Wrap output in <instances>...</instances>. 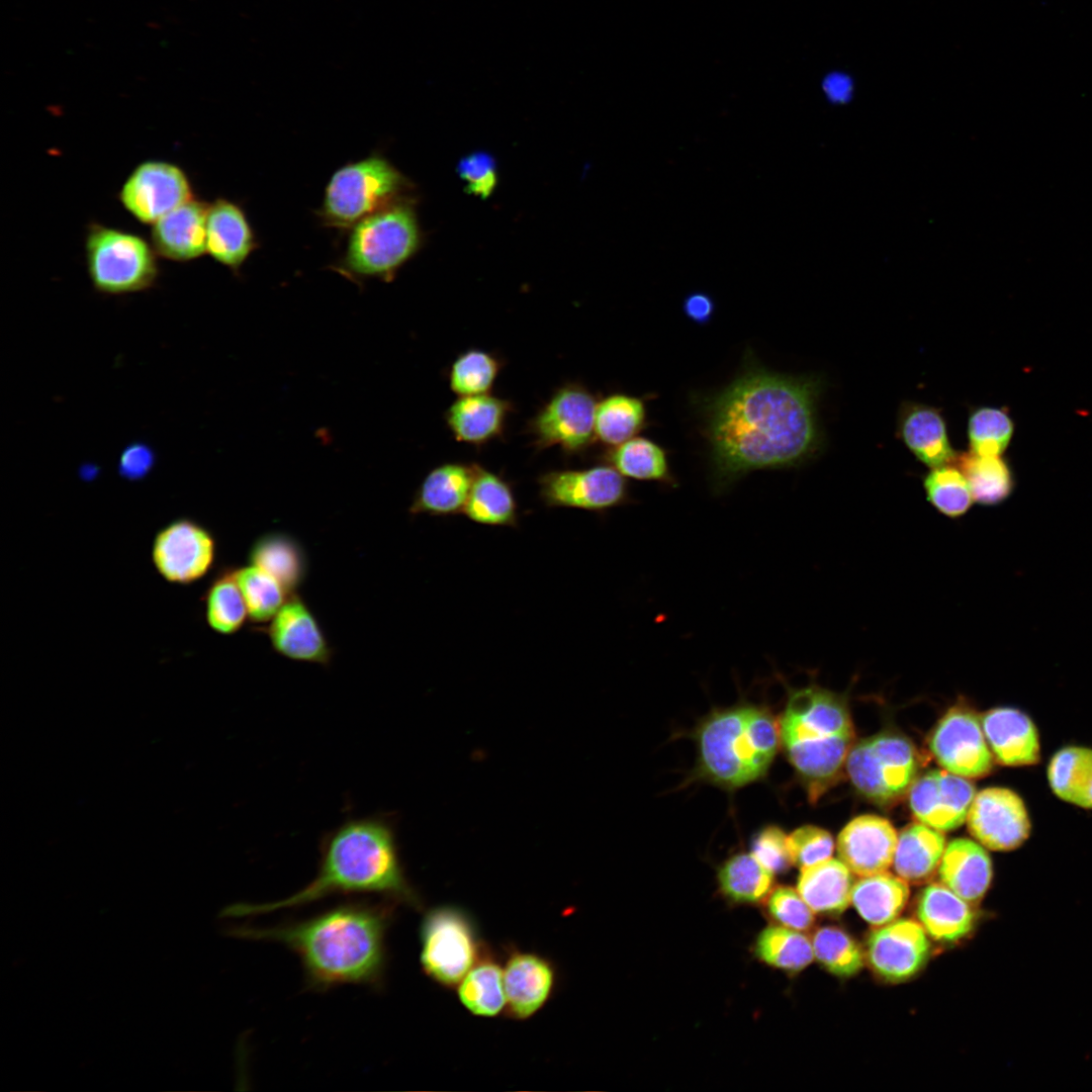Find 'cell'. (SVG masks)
Here are the masks:
<instances>
[{
  "instance_id": "obj_1",
  "label": "cell",
  "mask_w": 1092,
  "mask_h": 1092,
  "mask_svg": "<svg viewBox=\"0 0 1092 1092\" xmlns=\"http://www.w3.org/2000/svg\"><path fill=\"white\" fill-rule=\"evenodd\" d=\"M817 379L768 371L756 364L720 391L705 397L701 411L717 492L747 473L797 467L819 451Z\"/></svg>"
},
{
  "instance_id": "obj_2",
  "label": "cell",
  "mask_w": 1092,
  "mask_h": 1092,
  "mask_svg": "<svg viewBox=\"0 0 1092 1092\" xmlns=\"http://www.w3.org/2000/svg\"><path fill=\"white\" fill-rule=\"evenodd\" d=\"M392 902L349 901L306 919L272 927H237L234 935L280 943L300 960L308 987H380L387 961Z\"/></svg>"
},
{
  "instance_id": "obj_3",
  "label": "cell",
  "mask_w": 1092,
  "mask_h": 1092,
  "mask_svg": "<svg viewBox=\"0 0 1092 1092\" xmlns=\"http://www.w3.org/2000/svg\"><path fill=\"white\" fill-rule=\"evenodd\" d=\"M315 877L282 900L239 903L223 911L245 917L300 907L333 895H375L392 903L421 906L400 861L395 833L385 817L350 818L322 840Z\"/></svg>"
},
{
  "instance_id": "obj_4",
  "label": "cell",
  "mask_w": 1092,
  "mask_h": 1092,
  "mask_svg": "<svg viewBox=\"0 0 1092 1092\" xmlns=\"http://www.w3.org/2000/svg\"><path fill=\"white\" fill-rule=\"evenodd\" d=\"M695 738L693 778L730 791L764 778L781 743L779 722L767 708L750 703L714 710Z\"/></svg>"
},
{
  "instance_id": "obj_5",
  "label": "cell",
  "mask_w": 1092,
  "mask_h": 1092,
  "mask_svg": "<svg viewBox=\"0 0 1092 1092\" xmlns=\"http://www.w3.org/2000/svg\"><path fill=\"white\" fill-rule=\"evenodd\" d=\"M779 728L787 758L811 792L837 775L854 736L842 697L816 686L790 693Z\"/></svg>"
},
{
  "instance_id": "obj_6",
  "label": "cell",
  "mask_w": 1092,
  "mask_h": 1092,
  "mask_svg": "<svg viewBox=\"0 0 1092 1092\" xmlns=\"http://www.w3.org/2000/svg\"><path fill=\"white\" fill-rule=\"evenodd\" d=\"M349 232L344 254L333 269L355 283L372 278L392 281L422 243L416 211L405 198L363 218Z\"/></svg>"
},
{
  "instance_id": "obj_7",
  "label": "cell",
  "mask_w": 1092,
  "mask_h": 1092,
  "mask_svg": "<svg viewBox=\"0 0 1092 1092\" xmlns=\"http://www.w3.org/2000/svg\"><path fill=\"white\" fill-rule=\"evenodd\" d=\"M408 188L407 179L386 158L372 154L332 174L316 214L326 226L347 231L404 198Z\"/></svg>"
},
{
  "instance_id": "obj_8",
  "label": "cell",
  "mask_w": 1092,
  "mask_h": 1092,
  "mask_svg": "<svg viewBox=\"0 0 1092 1092\" xmlns=\"http://www.w3.org/2000/svg\"><path fill=\"white\" fill-rule=\"evenodd\" d=\"M85 251L89 278L99 292H139L151 288L157 280V253L140 236L93 223L88 229Z\"/></svg>"
},
{
  "instance_id": "obj_9",
  "label": "cell",
  "mask_w": 1092,
  "mask_h": 1092,
  "mask_svg": "<svg viewBox=\"0 0 1092 1092\" xmlns=\"http://www.w3.org/2000/svg\"><path fill=\"white\" fill-rule=\"evenodd\" d=\"M420 946L423 972L445 988L457 987L484 948L472 917L454 905L437 906L425 913Z\"/></svg>"
},
{
  "instance_id": "obj_10",
  "label": "cell",
  "mask_w": 1092,
  "mask_h": 1092,
  "mask_svg": "<svg viewBox=\"0 0 1092 1092\" xmlns=\"http://www.w3.org/2000/svg\"><path fill=\"white\" fill-rule=\"evenodd\" d=\"M845 764L854 787L878 803L891 802L909 790L918 769L914 746L894 733L860 740L851 746Z\"/></svg>"
},
{
  "instance_id": "obj_11",
  "label": "cell",
  "mask_w": 1092,
  "mask_h": 1092,
  "mask_svg": "<svg viewBox=\"0 0 1092 1092\" xmlns=\"http://www.w3.org/2000/svg\"><path fill=\"white\" fill-rule=\"evenodd\" d=\"M596 395L579 382L558 387L528 422L527 432L538 450L558 447L566 455L586 451L597 440Z\"/></svg>"
},
{
  "instance_id": "obj_12",
  "label": "cell",
  "mask_w": 1092,
  "mask_h": 1092,
  "mask_svg": "<svg viewBox=\"0 0 1092 1092\" xmlns=\"http://www.w3.org/2000/svg\"><path fill=\"white\" fill-rule=\"evenodd\" d=\"M538 494L547 508L605 513L630 502L625 477L608 463L582 469L550 470L537 478Z\"/></svg>"
},
{
  "instance_id": "obj_13",
  "label": "cell",
  "mask_w": 1092,
  "mask_h": 1092,
  "mask_svg": "<svg viewBox=\"0 0 1092 1092\" xmlns=\"http://www.w3.org/2000/svg\"><path fill=\"white\" fill-rule=\"evenodd\" d=\"M211 531L191 518H177L155 535L151 557L157 572L168 582L189 585L211 570L216 558Z\"/></svg>"
},
{
  "instance_id": "obj_14",
  "label": "cell",
  "mask_w": 1092,
  "mask_h": 1092,
  "mask_svg": "<svg viewBox=\"0 0 1092 1092\" xmlns=\"http://www.w3.org/2000/svg\"><path fill=\"white\" fill-rule=\"evenodd\" d=\"M929 748L945 770L967 779L981 778L993 767V754L981 721L970 709L952 707L931 734Z\"/></svg>"
},
{
  "instance_id": "obj_15",
  "label": "cell",
  "mask_w": 1092,
  "mask_h": 1092,
  "mask_svg": "<svg viewBox=\"0 0 1092 1092\" xmlns=\"http://www.w3.org/2000/svg\"><path fill=\"white\" fill-rule=\"evenodd\" d=\"M970 833L984 847L1010 851L1020 847L1031 832L1022 798L1013 790L990 787L976 793L967 815Z\"/></svg>"
},
{
  "instance_id": "obj_16",
  "label": "cell",
  "mask_w": 1092,
  "mask_h": 1092,
  "mask_svg": "<svg viewBox=\"0 0 1092 1092\" xmlns=\"http://www.w3.org/2000/svg\"><path fill=\"white\" fill-rule=\"evenodd\" d=\"M194 198L186 173L166 161H145L126 178L119 200L138 220L154 223L181 204Z\"/></svg>"
},
{
  "instance_id": "obj_17",
  "label": "cell",
  "mask_w": 1092,
  "mask_h": 1092,
  "mask_svg": "<svg viewBox=\"0 0 1092 1092\" xmlns=\"http://www.w3.org/2000/svg\"><path fill=\"white\" fill-rule=\"evenodd\" d=\"M930 949L929 936L919 921L897 918L875 927L864 956L878 976L897 983L915 976L927 963Z\"/></svg>"
},
{
  "instance_id": "obj_18",
  "label": "cell",
  "mask_w": 1092,
  "mask_h": 1092,
  "mask_svg": "<svg viewBox=\"0 0 1092 1092\" xmlns=\"http://www.w3.org/2000/svg\"><path fill=\"white\" fill-rule=\"evenodd\" d=\"M975 795V787L967 778L934 769L914 780L909 805L919 822L948 831L966 821Z\"/></svg>"
},
{
  "instance_id": "obj_19",
  "label": "cell",
  "mask_w": 1092,
  "mask_h": 1092,
  "mask_svg": "<svg viewBox=\"0 0 1092 1092\" xmlns=\"http://www.w3.org/2000/svg\"><path fill=\"white\" fill-rule=\"evenodd\" d=\"M262 630L272 649L291 660L330 664L333 650L311 609L297 593L288 596Z\"/></svg>"
},
{
  "instance_id": "obj_20",
  "label": "cell",
  "mask_w": 1092,
  "mask_h": 1092,
  "mask_svg": "<svg viewBox=\"0 0 1092 1092\" xmlns=\"http://www.w3.org/2000/svg\"><path fill=\"white\" fill-rule=\"evenodd\" d=\"M506 995L505 1012L515 1020H527L550 1000L556 985V970L546 957L512 949L503 966Z\"/></svg>"
},
{
  "instance_id": "obj_21",
  "label": "cell",
  "mask_w": 1092,
  "mask_h": 1092,
  "mask_svg": "<svg viewBox=\"0 0 1092 1092\" xmlns=\"http://www.w3.org/2000/svg\"><path fill=\"white\" fill-rule=\"evenodd\" d=\"M897 840V832L889 820L861 815L839 833L838 857L858 877L887 872L893 866Z\"/></svg>"
},
{
  "instance_id": "obj_22",
  "label": "cell",
  "mask_w": 1092,
  "mask_h": 1092,
  "mask_svg": "<svg viewBox=\"0 0 1092 1092\" xmlns=\"http://www.w3.org/2000/svg\"><path fill=\"white\" fill-rule=\"evenodd\" d=\"M981 724L993 757L1000 764L1028 766L1039 762L1038 730L1024 712L1010 707L994 708L983 715Z\"/></svg>"
},
{
  "instance_id": "obj_23",
  "label": "cell",
  "mask_w": 1092,
  "mask_h": 1092,
  "mask_svg": "<svg viewBox=\"0 0 1092 1092\" xmlns=\"http://www.w3.org/2000/svg\"><path fill=\"white\" fill-rule=\"evenodd\" d=\"M259 242L244 209L236 202L217 198L209 204L206 226V253L235 275Z\"/></svg>"
},
{
  "instance_id": "obj_24",
  "label": "cell",
  "mask_w": 1092,
  "mask_h": 1092,
  "mask_svg": "<svg viewBox=\"0 0 1092 1092\" xmlns=\"http://www.w3.org/2000/svg\"><path fill=\"white\" fill-rule=\"evenodd\" d=\"M209 204L192 198L154 222L151 239L156 253L178 262L194 260L206 253Z\"/></svg>"
},
{
  "instance_id": "obj_25",
  "label": "cell",
  "mask_w": 1092,
  "mask_h": 1092,
  "mask_svg": "<svg viewBox=\"0 0 1092 1092\" xmlns=\"http://www.w3.org/2000/svg\"><path fill=\"white\" fill-rule=\"evenodd\" d=\"M513 411L510 400L490 393L457 396L444 419L457 442L481 447L504 436Z\"/></svg>"
},
{
  "instance_id": "obj_26",
  "label": "cell",
  "mask_w": 1092,
  "mask_h": 1092,
  "mask_svg": "<svg viewBox=\"0 0 1092 1092\" xmlns=\"http://www.w3.org/2000/svg\"><path fill=\"white\" fill-rule=\"evenodd\" d=\"M897 433L908 450L930 468L950 464L957 457L945 420L934 406L903 402L898 414Z\"/></svg>"
},
{
  "instance_id": "obj_27",
  "label": "cell",
  "mask_w": 1092,
  "mask_h": 1092,
  "mask_svg": "<svg viewBox=\"0 0 1092 1092\" xmlns=\"http://www.w3.org/2000/svg\"><path fill=\"white\" fill-rule=\"evenodd\" d=\"M474 478V463H442L424 477L407 512L412 516L450 517L463 513Z\"/></svg>"
},
{
  "instance_id": "obj_28",
  "label": "cell",
  "mask_w": 1092,
  "mask_h": 1092,
  "mask_svg": "<svg viewBox=\"0 0 1092 1092\" xmlns=\"http://www.w3.org/2000/svg\"><path fill=\"white\" fill-rule=\"evenodd\" d=\"M938 876L941 884L976 905L991 886L993 864L982 844L968 838H957L945 846Z\"/></svg>"
},
{
  "instance_id": "obj_29",
  "label": "cell",
  "mask_w": 1092,
  "mask_h": 1092,
  "mask_svg": "<svg viewBox=\"0 0 1092 1092\" xmlns=\"http://www.w3.org/2000/svg\"><path fill=\"white\" fill-rule=\"evenodd\" d=\"M917 917L929 937L945 943L965 938L976 923L974 905L941 883L923 889L917 902Z\"/></svg>"
},
{
  "instance_id": "obj_30",
  "label": "cell",
  "mask_w": 1092,
  "mask_h": 1092,
  "mask_svg": "<svg viewBox=\"0 0 1092 1092\" xmlns=\"http://www.w3.org/2000/svg\"><path fill=\"white\" fill-rule=\"evenodd\" d=\"M853 874L839 858L803 867L797 891L815 914L839 915L851 904Z\"/></svg>"
},
{
  "instance_id": "obj_31",
  "label": "cell",
  "mask_w": 1092,
  "mask_h": 1092,
  "mask_svg": "<svg viewBox=\"0 0 1092 1092\" xmlns=\"http://www.w3.org/2000/svg\"><path fill=\"white\" fill-rule=\"evenodd\" d=\"M248 561L272 575L288 595L297 593L308 572V558L301 543L279 531L257 537L250 547Z\"/></svg>"
},
{
  "instance_id": "obj_32",
  "label": "cell",
  "mask_w": 1092,
  "mask_h": 1092,
  "mask_svg": "<svg viewBox=\"0 0 1092 1092\" xmlns=\"http://www.w3.org/2000/svg\"><path fill=\"white\" fill-rule=\"evenodd\" d=\"M518 511L511 483L500 474L474 463V478L463 511L466 518L483 526L516 528Z\"/></svg>"
},
{
  "instance_id": "obj_33",
  "label": "cell",
  "mask_w": 1092,
  "mask_h": 1092,
  "mask_svg": "<svg viewBox=\"0 0 1092 1092\" xmlns=\"http://www.w3.org/2000/svg\"><path fill=\"white\" fill-rule=\"evenodd\" d=\"M910 897L908 882L887 872L859 877L851 891V905L874 927L899 918Z\"/></svg>"
},
{
  "instance_id": "obj_34",
  "label": "cell",
  "mask_w": 1092,
  "mask_h": 1092,
  "mask_svg": "<svg viewBox=\"0 0 1092 1092\" xmlns=\"http://www.w3.org/2000/svg\"><path fill=\"white\" fill-rule=\"evenodd\" d=\"M945 842L940 830L921 822L907 825L898 835L893 860L896 875L913 883L928 879L939 866Z\"/></svg>"
},
{
  "instance_id": "obj_35",
  "label": "cell",
  "mask_w": 1092,
  "mask_h": 1092,
  "mask_svg": "<svg viewBox=\"0 0 1092 1092\" xmlns=\"http://www.w3.org/2000/svg\"><path fill=\"white\" fill-rule=\"evenodd\" d=\"M457 996L462 1006L474 1016L491 1018L505 1011L504 969L485 946L457 985Z\"/></svg>"
},
{
  "instance_id": "obj_36",
  "label": "cell",
  "mask_w": 1092,
  "mask_h": 1092,
  "mask_svg": "<svg viewBox=\"0 0 1092 1092\" xmlns=\"http://www.w3.org/2000/svg\"><path fill=\"white\" fill-rule=\"evenodd\" d=\"M1046 777L1053 793L1061 800L1083 809H1092V748L1069 745L1051 757Z\"/></svg>"
},
{
  "instance_id": "obj_37",
  "label": "cell",
  "mask_w": 1092,
  "mask_h": 1092,
  "mask_svg": "<svg viewBox=\"0 0 1092 1092\" xmlns=\"http://www.w3.org/2000/svg\"><path fill=\"white\" fill-rule=\"evenodd\" d=\"M624 477L675 485L666 451L654 441L636 436L610 448L604 456Z\"/></svg>"
},
{
  "instance_id": "obj_38",
  "label": "cell",
  "mask_w": 1092,
  "mask_h": 1092,
  "mask_svg": "<svg viewBox=\"0 0 1092 1092\" xmlns=\"http://www.w3.org/2000/svg\"><path fill=\"white\" fill-rule=\"evenodd\" d=\"M643 398L615 392L598 400L595 418L596 439L610 448L634 438L646 426Z\"/></svg>"
},
{
  "instance_id": "obj_39",
  "label": "cell",
  "mask_w": 1092,
  "mask_h": 1092,
  "mask_svg": "<svg viewBox=\"0 0 1092 1092\" xmlns=\"http://www.w3.org/2000/svg\"><path fill=\"white\" fill-rule=\"evenodd\" d=\"M203 603L207 625L220 635L236 634L249 620L235 567H223L214 575L203 596Z\"/></svg>"
},
{
  "instance_id": "obj_40",
  "label": "cell",
  "mask_w": 1092,
  "mask_h": 1092,
  "mask_svg": "<svg viewBox=\"0 0 1092 1092\" xmlns=\"http://www.w3.org/2000/svg\"><path fill=\"white\" fill-rule=\"evenodd\" d=\"M967 479L975 502L992 506L1003 502L1011 492L1013 479L1006 461L997 455L961 452L954 459Z\"/></svg>"
},
{
  "instance_id": "obj_41",
  "label": "cell",
  "mask_w": 1092,
  "mask_h": 1092,
  "mask_svg": "<svg viewBox=\"0 0 1092 1092\" xmlns=\"http://www.w3.org/2000/svg\"><path fill=\"white\" fill-rule=\"evenodd\" d=\"M774 875L751 852H740L721 866L718 881L721 891L730 899L755 903L769 893Z\"/></svg>"
},
{
  "instance_id": "obj_42",
  "label": "cell",
  "mask_w": 1092,
  "mask_h": 1092,
  "mask_svg": "<svg viewBox=\"0 0 1092 1092\" xmlns=\"http://www.w3.org/2000/svg\"><path fill=\"white\" fill-rule=\"evenodd\" d=\"M755 952L767 965L788 972H800L814 960L811 939L783 925L764 928L757 937Z\"/></svg>"
},
{
  "instance_id": "obj_43",
  "label": "cell",
  "mask_w": 1092,
  "mask_h": 1092,
  "mask_svg": "<svg viewBox=\"0 0 1092 1092\" xmlns=\"http://www.w3.org/2000/svg\"><path fill=\"white\" fill-rule=\"evenodd\" d=\"M502 368V359L493 353L468 349L460 353L450 366L449 388L457 396L490 393Z\"/></svg>"
},
{
  "instance_id": "obj_44",
  "label": "cell",
  "mask_w": 1092,
  "mask_h": 1092,
  "mask_svg": "<svg viewBox=\"0 0 1092 1092\" xmlns=\"http://www.w3.org/2000/svg\"><path fill=\"white\" fill-rule=\"evenodd\" d=\"M811 942L814 959L834 976L852 977L866 963L864 950L852 936L839 927L818 928Z\"/></svg>"
},
{
  "instance_id": "obj_45",
  "label": "cell",
  "mask_w": 1092,
  "mask_h": 1092,
  "mask_svg": "<svg viewBox=\"0 0 1092 1092\" xmlns=\"http://www.w3.org/2000/svg\"><path fill=\"white\" fill-rule=\"evenodd\" d=\"M236 577L254 624L266 625L288 598V593L272 575L248 564L236 568Z\"/></svg>"
},
{
  "instance_id": "obj_46",
  "label": "cell",
  "mask_w": 1092,
  "mask_h": 1092,
  "mask_svg": "<svg viewBox=\"0 0 1092 1092\" xmlns=\"http://www.w3.org/2000/svg\"><path fill=\"white\" fill-rule=\"evenodd\" d=\"M923 486L928 502L949 518L965 515L974 502L964 474L949 464L931 468L923 478Z\"/></svg>"
},
{
  "instance_id": "obj_47",
  "label": "cell",
  "mask_w": 1092,
  "mask_h": 1092,
  "mask_svg": "<svg viewBox=\"0 0 1092 1092\" xmlns=\"http://www.w3.org/2000/svg\"><path fill=\"white\" fill-rule=\"evenodd\" d=\"M1013 422L1003 408L983 406L973 411L968 420L970 451L980 455L1000 456L1012 438Z\"/></svg>"
},
{
  "instance_id": "obj_48",
  "label": "cell",
  "mask_w": 1092,
  "mask_h": 1092,
  "mask_svg": "<svg viewBox=\"0 0 1092 1092\" xmlns=\"http://www.w3.org/2000/svg\"><path fill=\"white\" fill-rule=\"evenodd\" d=\"M787 846L792 864L803 868L831 857L834 841L828 831L805 825L787 836Z\"/></svg>"
},
{
  "instance_id": "obj_49",
  "label": "cell",
  "mask_w": 1092,
  "mask_h": 1092,
  "mask_svg": "<svg viewBox=\"0 0 1092 1092\" xmlns=\"http://www.w3.org/2000/svg\"><path fill=\"white\" fill-rule=\"evenodd\" d=\"M770 915L781 925L798 931L810 929L815 921V912L799 894L788 886L776 888L768 898Z\"/></svg>"
},
{
  "instance_id": "obj_50",
  "label": "cell",
  "mask_w": 1092,
  "mask_h": 1092,
  "mask_svg": "<svg viewBox=\"0 0 1092 1092\" xmlns=\"http://www.w3.org/2000/svg\"><path fill=\"white\" fill-rule=\"evenodd\" d=\"M751 853L774 874H782L792 864L787 835L777 825H766L753 836Z\"/></svg>"
},
{
  "instance_id": "obj_51",
  "label": "cell",
  "mask_w": 1092,
  "mask_h": 1092,
  "mask_svg": "<svg viewBox=\"0 0 1092 1092\" xmlns=\"http://www.w3.org/2000/svg\"><path fill=\"white\" fill-rule=\"evenodd\" d=\"M457 170L466 182L469 193L483 198L491 194L496 184V171L490 155L481 152L471 154L460 161Z\"/></svg>"
},
{
  "instance_id": "obj_52",
  "label": "cell",
  "mask_w": 1092,
  "mask_h": 1092,
  "mask_svg": "<svg viewBox=\"0 0 1092 1092\" xmlns=\"http://www.w3.org/2000/svg\"><path fill=\"white\" fill-rule=\"evenodd\" d=\"M153 461V454L147 447L130 446L122 453L119 462L120 475L130 480L143 478L151 470Z\"/></svg>"
},
{
  "instance_id": "obj_53",
  "label": "cell",
  "mask_w": 1092,
  "mask_h": 1092,
  "mask_svg": "<svg viewBox=\"0 0 1092 1092\" xmlns=\"http://www.w3.org/2000/svg\"><path fill=\"white\" fill-rule=\"evenodd\" d=\"M682 310L689 320L704 325L711 321L715 311V302L708 293L694 291L685 297Z\"/></svg>"
}]
</instances>
